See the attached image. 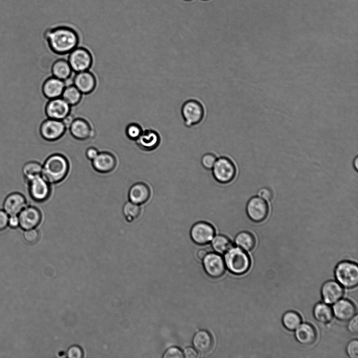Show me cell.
<instances>
[{"mask_svg":"<svg viewBox=\"0 0 358 358\" xmlns=\"http://www.w3.org/2000/svg\"><path fill=\"white\" fill-rule=\"evenodd\" d=\"M211 170L216 181L223 184L231 182L237 174L236 165L225 156L217 159Z\"/></svg>","mask_w":358,"mask_h":358,"instance_id":"cell-5","label":"cell"},{"mask_svg":"<svg viewBox=\"0 0 358 358\" xmlns=\"http://www.w3.org/2000/svg\"><path fill=\"white\" fill-rule=\"evenodd\" d=\"M207 254V252L205 249L199 250L197 253L198 258L201 260L204 259Z\"/></svg>","mask_w":358,"mask_h":358,"instance_id":"cell-46","label":"cell"},{"mask_svg":"<svg viewBox=\"0 0 358 358\" xmlns=\"http://www.w3.org/2000/svg\"><path fill=\"white\" fill-rule=\"evenodd\" d=\"M73 84L83 95L93 93L97 85L96 76L90 71L77 73L73 78Z\"/></svg>","mask_w":358,"mask_h":358,"instance_id":"cell-17","label":"cell"},{"mask_svg":"<svg viewBox=\"0 0 358 358\" xmlns=\"http://www.w3.org/2000/svg\"><path fill=\"white\" fill-rule=\"evenodd\" d=\"M68 61L73 72L77 73L90 70L94 59L87 49L78 47L69 54Z\"/></svg>","mask_w":358,"mask_h":358,"instance_id":"cell-7","label":"cell"},{"mask_svg":"<svg viewBox=\"0 0 358 358\" xmlns=\"http://www.w3.org/2000/svg\"><path fill=\"white\" fill-rule=\"evenodd\" d=\"M69 129L71 136L78 141H87L95 136V132L91 123L83 118H74Z\"/></svg>","mask_w":358,"mask_h":358,"instance_id":"cell-13","label":"cell"},{"mask_svg":"<svg viewBox=\"0 0 358 358\" xmlns=\"http://www.w3.org/2000/svg\"><path fill=\"white\" fill-rule=\"evenodd\" d=\"M72 107L62 98L49 100L45 112L48 118L63 121L71 114Z\"/></svg>","mask_w":358,"mask_h":358,"instance_id":"cell-14","label":"cell"},{"mask_svg":"<svg viewBox=\"0 0 358 358\" xmlns=\"http://www.w3.org/2000/svg\"><path fill=\"white\" fill-rule=\"evenodd\" d=\"M99 153V151L97 149L94 147H90L86 150L85 155L88 160L93 161L97 157Z\"/></svg>","mask_w":358,"mask_h":358,"instance_id":"cell-43","label":"cell"},{"mask_svg":"<svg viewBox=\"0 0 358 358\" xmlns=\"http://www.w3.org/2000/svg\"><path fill=\"white\" fill-rule=\"evenodd\" d=\"M67 356L71 358H80L83 356L82 349L79 346L74 345L69 349Z\"/></svg>","mask_w":358,"mask_h":358,"instance_id":"cell-39","label":"cell"},{"mask_svg":"<svg viewBox=\"0 0 358 358\" xmlns=\"http://www.w3.org/2000/svg\"><path fill=\"white\" fill-rule=\"evenodd\" d=\"M143 131L142 126L137 123H131L126 127V136L129 140L136 141L142 135Z\"/></svg>","mask_w":358,"mask_h":358,"instance_id":"cell-34","label":"cell"},{"mask_svg":"<svg viewBox=\"0 0 358 358\" xmlns=\"http://www.w3.org/2000/svg\"><path fill=\"white\" fill-rule=\"evenodd\" d=\"M203 263L206 272L212 277H219L225 273V262L218 254H207L204 259Z\"/></svg>","mask_w":358,"mask_h":358,"instance_id":"cell-18","label":"cell"},{"mask_svg":"<svg viewBox=\"0 0 358 358\" xmlns=\"http://www.w3.org/2000/svg\"><path fill=\"white\" fill-rule=\"evenodd\" d=\"M314 315L316 319L322 323L330 322L333 318V311L327 304H317L314 309Z\"/></svg>","mask_w":358,"mask_h":358,"instance_id":"cell-30","label":"cell"},{"mask_svg":"<svg viewBox=\"0 0 358 358\" xmlns=\"http://www.w3.org/2000/svg\"><path fill=\"white\" fill-rule=\"evenodd\" d=\"M333 307V313L335 317L342 321H349L355 316L356 309L354 305L348 300H341L336 302Z\"/></svg>","mask_w":358,"mask_h":358,"instance_id":"cell-23","label":"cell"},{"mask_svg":"<svg viewBox=\"0 0 358 358\" xmlns=\"http://www.w3.org/2000/svg\"><path fill=\"white\" fill-rule=\"evenodd\" d=\"M358 317L355 316L350 319L348 324V329L349 331L353 334H357L358 332Z\"/></svg>","mask_w":358,"mask_h":358,"instance_id":"cell-44","label":"cell"},{"mask_svg":"<svg viewBox=\"0 0 358 358\" xmlns=\"http://www.w3.org/2000/svg\"><path fill=\"white\" fill-rule=\"evenodd\" d=\"M67 128L62 120L48 118L40 127V134L43 140L53 142L60 140L64 135Z\"/></svg>","mask_w":358,"mask_h":358,"instance_id":"cell-8","label":"cell"},{"mask_svg":"<svg viewBox=\"0 0 358 358\" xmlns=\"http://www.w3.org/2000/svg\"><path fill=\"white\" fill-rule=\"evenodd\" d=\"M301 322L300 316L295 311H288L283 317L284 327L290 331L295 330L300 325Z\"/></svg>","mask_w":358,"mask_h":358,"instance_id":"cell-33","label":"cell"},{"mask_svg":"<svg viewBox=\"0 0 358 358\" xmlns=\"http://www.w3.org/2000/svg\"><path fill=\"white\" fill-rule=\"evenodd\" d=\"M295 337L302 344L309 345L315 342L317 338L315 329L308 323L302 324L296 329Z\"/></svg>","mask_w":358,"mask_h":358,"instance_id":"cell-25","label":"cell"},{"mask_svg":"<svg viewBox=\"0 0 358 358\" xmlns=\"http://www.w3.org/2000/svg\"><path fill=\"white\" fill-rule=\"evenodd\" d=\"M344 294L342 286L337 282L330 281L324 284L321 288V295L324 301L333 304L339 301Z\"/></svg>","mask_w":358,"mask_h":358,"instance_id":"cell-22","label":"cell"},{"mask_svg":"<svg viewBox=\"0 0 358 358\" xmlns=\"http://www.w3.org/2000/svg\"><path fill=\"white\" fill-rule=\"evenodd\" d=\"M40 237V232L37 228L24 230V238L29 243L37 242Z\"/></svg>","mask_w":358,"mask_h":358,"instance_id":"cell-36","label":"cell"},{"mask_svg":"<svg viewBox=\"0 0 358 358\" xmlns=\"http://www.w3.org/2000/svg\"><path fill=\"white\" fill-rule=\"evenodd\" d=\"M225 262L233 273L240 275L247 272L250 267L249 256L240 248L232 247L225 255Z\"/></svg>","mask_w":358,"mask_h":358,"instance_id":"cell-4","label":"cell"},{"mask_svg":"<svg viewBox=\"0 0 358 358\" xmlns=\"http://www.w3.org/2000/svg\"><path fill=\"white\" fill-rule=\"evenodd\" d=\"M20 228L26 230L37 228L43 220L41 210L36 206L28 205L18 215Z\"/></svg>","mask_w":358,"mask_h":358,"instance_id":"cell-12","label":"cell"},{"mask_svg":"<svg viewBox=\"0 0 358 358\" xmlns=\"http://www.w3.org/2000/svg\"><path fill=\"white\" fill-rule=\"evenodd\" d=\"M190 235L195 243L204 245L213 239L216 236V230L211 223L206 221H199L192 226Z\"/></svg>","mask_w":358,"mask_h":358,"instance_id":"cell-10","label":"cell"},{"mask_svg":"<svg viewBox=\"0 0 358 358\" xmlns=\"http://www.w3.org/2000/svg\"><path fill=\"white\" fill-rule=\"evenodd\" d=\"M184 354L181 349L177 347H172L168 349L164 353V358H183Z\"/></svg>","mask_w":358,"mask_h":358,"instance_id":"cell-38","label":"cell"},{"mask_svg":"<svg viewBox=\"0 0 358 358\" xmlns=\"http://www.w3.org/2000/svg\"><path fill=\"white\" fill-rule=\"evenodd\" d=\"M246 211L252 221L259 223L266 219L269 212V207L264 199L254 196L248 201Z\"/></svg>","mask_w":358,"mask_h":358,"instance_id":"cell-11","label":"cell"},{"mask_svg":"<svg viewBox=\"0 0 358 358\" xmlns=\"http://www.w3.org/2000/svg\"><path fill=\"white\" fill-rule=\"evenodd\" d=\"M161 141V136L158 131L147 129L143 131L142 135L136 142L141 150L150 152L159 146Z\"/></svg>","mask_w":358,"mask_h":358,"instance_id":"cell-20","label":"cell"},{"mask_svg":"<svg viewBox=\"0 0 358 358\" xmlns=\"http://www.w3.org/2000/svg\"><path fill=\"white\" fill-rule=\"evenodd\" d=\"M83 96V94L72 84L66 85L61 97L72 107L80 104Z\"/></svg>","mask_w":358,"mask_h":358,"instance_id":"cell-27","label":"cell"},{"mask_svg":"<svg viewBox=\"0 0 358 358\" xmlns=\"http://www.w3.org/2000/svg\"><path fill=\"white\" fill-rule=\"evenodd\" d=\"M22 173L26 181L42 175V164L36 161H31L27 162L22 167Z\"/></svg>","mask_w":358,"mask_h":358,"instance_id":"cell-29","label":"cell"},{"mask_svg":"<svg viewBox=\"0 0 358 358\" xmlns=\"http://www.w3.org/2000/svg\"><path fill=\"white\" fill-rule=\"evenodd\" d=\"M193 342L195 349L201 354L209 352L213 345L211 334L206 330L197 332L194 335Z\"/></svg>","mask_w":358,"mask_h":358,"instance_id":"cell-24","label":"cell"},{"mask_svg":"<svg viewBox=\"0 0 358 358\" xmlns=\"http://www.w3.org/2000/svg\"><path fill=\"white\" fill-rule=\"evenodd\" d=\"M212 248L218 253H226L232 247L231 240L224 235L219 234L215 236L211 241Z\"/></svg>","mask_w":358,"mask_h":358,"instance_id":"cell-32","label":"cell"},{"mask_svg":"<svg viewBox=\"0 0 358 358\" xmlns=\"http://www.w3.org/2000/svg\"><path fill=\"white\" fill-rule=\"evenodd\" d=\"M151 196V191L150 187L143 182L134 184L128 192L129 201L141 206L147 203Z\"/></svg>","mask_w":358,"mask_h":358,"instance_id":"cell-19","label":"cell"},{"mask_svg":"<svg viewBox=\"0 0 358 358\" xmlns=\"http://www.w3.org/2000/svg\"><path fill=\"white\" fill-rule=\"evenodd\" d=\"M27 183L29 194L35 202L44 203L51 197L52 185L42 175L34 178Z\"/></svg>","mask_w":358,"mask_h":358,"instance_id":"cell-6","label":"cell"},{"mask_svg":"<svg viewBox=\"0 0 358 358\" xmlns=\"http://www.w3.org/2000/svg\"><path fill=\"white\" fill-rule=\"evenodd\" d=\"M184 356L186 358H195L198 356L197 351L192 347H187L184 351Z\"/></svg>","mask_w":358,"mask_h":358,"instance_id":"cell-45","label":"cell"},{"mask_svg":"<svg viewBox=\"0 0 358 358\" xmlns=\"http://www.w3.org/2000/svg\"><path fill=\"white\" fill-rule=\"evenodd\" d=\"M94 170L100 174H109L113 172L117 166L116 156L109 152H99L97 157L93 161Z\"/></svg>","mask_w":358,"mask_h":358,"instance_id":"cell-15","label":"cell"},{"mask_svg":"<svg viewBox=\"0 0 358 358\" xmlns=\"http://www.w3.org/2000/svg\"><path fill=\"white\" fill-rule=\"evenodd\" d=\"M346 352L351 358L358 357V341L357 340L351 341L346 347Z\"/></svg>","mask_w":358,"mask_h":358,"instance_id":"cell-37","label":"cell"},{"mask_svg":"<svg viewBox=\"0 0 358 358\" xmlns=\"http://www.w3.org/2000/svg\"><path fill=\"white\" fill-rule=\"evenodd\" d=\"M66 86L65 82L52 76L43 83L42 93L44 97L49 100L60 98L62 97Z\"/></svg>","mask_w":358,"mask_h":358,"instance_id":"cell-21","label":"cell"},{"mask_svg":"<svg viewBox=\"0 0 358 358\" xmlns=\"http://www.w3.org/2000/svg\"><path fill=\"white\" fill-rule=\"evenodd\" d=\"M181 114L186 127L191 128L202 122L206 109L202 103L196 99H189L183 105Z\"/></svg>","mask_w":358,"mask_h":358,"instance_id":"cell-3","label":"cell"},{"mask_svg":"<svg viewBox=\"0 0 358 358\" xmlns=\"http://www.w3.org/2000/svg\"><path fill=\"white\" fill-rule=\"evenodd\" d=\"M217 158L216 156L211 153H206L201 158V164L205 169L211 170L213 168Z\"/></svg>","mask_w":358,"mask_h":358,"instance_id":"cell-35","label":"cell"},{"mask_svg":"<svg viewBox=\"0 0 358 358\" xmlns=\"http://www.w3.org/2000/svg\"><path fill=\"white\" fill-rule=\"evenodd\" d=\"M51 72L53 76L66 82L71 77L73 71L68 60L59 59L53 64Z\"/></svg>","mask_w":358,"mask_h":358,"instance_id":"cell-26","label":"cell"},{"mask_svg":"<svg viewBox=\"0 0 358 358\" xmlns=\"http://www.w3.org/2000/svg\"><path fill=\"white\" fill-rule=\"evenodd\" d=\"M142 212L141 206L129 201L122 208V214L128 222H132L138 219Z\"/></svg>","mask_w":358,"mask_h":358,"instance_id":"cell-31","label":"cell"},{"mask_svg":"<svg viewBox=\"0 0 358 358\" xmlns=\"http://www.w3.org/2000/svg\"><path fill=\"white\" fill-rule=\"evenodd\" d=\"M28 205L26 196L20 192H15L8 194L5 198L3 209L9 216L19 215Z\"/></svg>","mask_w":358,"mask_h":358,"instance_id":"cell-16","label":"cell"},{"mask_svg":"<svg viewBox=\"0 0 358 358\" xmlns=\"http://www.w3.org/2000/svg\"><path fill=\"white\" fill-rule=\"evenodd\" d=\"M234 240L238 247L244 251H250L255 247V237L254 235L249 231L239 232Z\"/></svg>","mask_w":358,"mask_h":358,"instance_id":"cell-28","label":"cell"},{"mask_svg":"<svg viewBox=\"0 0 358 358\" xmlns=\"http://www.w3.org/2000/svg\"><path fill=\"white\" fill-rule=\"evenodd\" d=\"M8 227L13 229L20 228V220L18 215L9 216Z\"/></svg>","mask_w":358,"mask_h":358,"instance_id":"cell-41","label":"cell"},{"mask_svg":"<svg viewBox=\"0 0 358 358\" xmlns=\"http://www.w3.org/2000/svg\"><path fill=\"white\" fill-rule=\"evenodd\" d=\"M9 215L3 209H0V231L6 230L8 227Z\"/></svg>","mask_w":358,"mask_h":358,"instance_id":"cell-40","label":"cell"},{"mask_svg":"<svg viewBox=\"0 0 358 358\" xmlns=\"http://www.w3.org/2000/svg\"><path fill=\"white\" fill-rule=\"evenodd\" d=\"M357 162H358L357 158H356L355 159V161H354V166H355V170H357V165H358V164H357Z\"/></svg>","mask_w":358,"mask_h":358,"instance_id":"cell-47","label":"cell"},{"mask_svg":"<svg viewBox=\"0 0 358 358\" xmlns=\"http://www.w3.org/2000/svg\"><path fill=\"white\" fill-rule=\"evenodd\" d=\"M259 195L264 200L270 201L273 197L272 192L270 189L267 188H263L261 189L258 193Z\"/></svg>","mask_w":358,"mask_h":358,"instance_id":"cell-42","label":"cell"},{"mask_svg":"<svg viewBox=\"0 0 358 358\" xmlns=\"http://www.w3.org/2000/svg\"><path fill=\"white\" fill-rule=\"evenodd\" d=\"M70 168V161L64 155L55 153L42 165V176L51 185L60 184L68 176Z\"/></svg>","mask_w":358,"mask_h":358,"instance_id":"cell-2","label":"cell"},{"mask_svg":"<svg viewBox=\"0 0 358 358\" xmlns=\"http://www.w3.org/2000/svg\"><path fill=\"white\" fill-rule=\"evenodd\" d=\"M65 355H66V353H64V352H61L59 353V356H60V357L65 356Z\"/></svg>","mask_w":358,"mask_h":358,"instance_id":"cell-48","label":"cell"},{"mask_svg":"<svg viewBox=\"0 0 358 358\" xmlns=\"http://www.w3.org/2000/svg\"><path fill=\"white\" fill-rule=\"evenodd\" d=\"M335 276L343 286L353 288L358 284L357 266L350 262H341L335 268Z\"/></svg>","mask_w":358,"mask_h":358,"instance_id":"cell-9","label":"cell"},{"mask_svg":"<svg viewBox=\"0 0 358 358\" xmlns=\"http://www.w3.org/2000/svg\"><path fill=\"white\" fill-rule=\"evenodd\" d=\"M44 37L51 50L61 55L69 54L79 46L80 42L77 31L67 26L48 29L45 32Z\"/></svg>","mask_w":358,"mask_h":358,"instance_id":"cell-1","label":"cell"}]
</instances>
